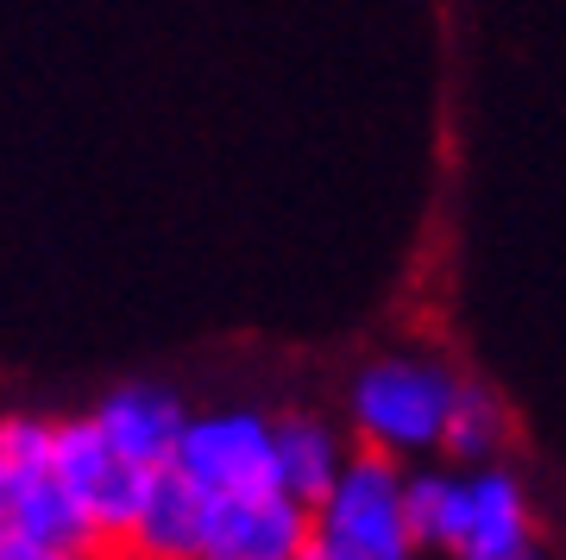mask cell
<instances>
[{"label":"cell","instance_id":"obj_5","mask_svg":"<svg viewBox=\"0 0 566 560\" xmlns=\"http://www.w3.org/2000/svg\"><path fill=\"white\" fill-rule=\"evenodd\" d=\"M158 473L139 466L133 454H120V447L102 435L95 416L57 422V479H63V491L76 498L82 522L95 529V548H133V529H139V510H145V498H151V479H158Z\"/></svg>","mask_w":566,"mask_h":560},{"label":"cell","instance_id":"obj_4","mask_svg":"<svg viewBox=\"0 0 566 560\" xmlns=\"http://www.w3.org/2000/svg\"><path fill=\"white\" fill-rule=\"evenodd\" d=\"M453 391L460 378L434 360H371L346 391V422L359 447H385L397 460H422L447 440V416H453Z\"/></svg>","mask_w":566,"mask_h":560},{"label":"cell","instance_id":"obj_10","mask_svg":"<svg viewBox=\"0 0 566 560\" xmlns=\"http://www.w3.org/2000/svg\"><path fill=\"white\" fill-rule=\"evenodd\" d=\"M346 460H353V447L322 416H283L277 422V485L290 498H303L308 510L334 491Z\"/></svg>","mask_w":566,"mask_h":560},{"label":"cell","instance_id":"obj_6","mask_svg":"<svg viewBox=\"0 0 566 560\" xmlns=\"http://www.w3.org/2000/svg\"><path fill=\"white\" fill-rule=\"evenodd\" d=\"M182 479H196L208 498H233V491H264L277 485V422L252 416V409H214V416H189L177 440Z\"/></svg>","mask_w":566,"mask_h":560},{"label":"cell","instance_id":"obj_7","mask_svg":"<svg viewBox=\"0 0 566 560\" xmlns=\"http://www.w3.org/2000/svg\"><path fill=\"white\" fill-rule=\"evenodd\" d=\"M308 541H315V510L283 485H264V491L208 498L196 560H308Z\"/></svg>","mask_w":566,"mask_h":560},{"label":"cell","instance_id":"obj_3","mask_svg":"<svg viewBox=\"0 0 566 560\" xmlns=\"http://www.w3.org/2000/svg\"><path fill=\"white\" fill-rule=\"evenodd\" d=\"M422 548L409 522V473L385 447H353L346 473L315 504L308 560H409Z\"/></svg>","mask_w":566,"mask_h":560},{"label":"cell","instance_id":"obj_11","mask_svg":"<svg viewBox=\"0 0 566 560\" xmlns=\"http://www.w3.org/2000/svg\"><path fill=\"white\" fill-rule=\"evenodd\" d=\"M510 422H504V403L491 397L485 384H460L453 391V416H447V454L460 466H485L497 460V447H504Z\"/></svg>","mask_w":566,"mask_h":560},{"label":"cell","instance_id":"obj_1","mask_svg":"<svg viewBox=\"0 0 566 560\" xmlns=\"http://www.w3.org/2000/svg\"><path fill=\"white\" fill-rule=\"evenodd\" d=\"M409 522L422 548L453 560H528L535 510L510 466L485 460L465 473H409Z\"/></svg>","mask_w":566,"mask_h":560},{"label":"cell","instance_id":"obj_2","mask_svg":"<svg viewBox=\"0 0 566 560\" xmlns=\"http://www.w3.org/2000/svg\"><path fill=\"white\" fill-rule=\"evenodd\" d=\"M95 548L76 498L57 479V422H0V560H76Z\"/></svg>","mask_w":566,"mask_h":560},{"label":"cell","instance_id":"obj_9","mask_svg":"<svg viewBox=\"0 0 566 560\" xmlns=\"http://www.w3.org/2000/svg\"><path fill=\"white\" fill-rule=\"evenodd\" d=\"M202 517H208V491L196 479H182L177 466H164L151 479V498L139 510L133 548L158 560H196L202 554Z\"/></svg>","mask_w":566,"mask_h":560},{"label":"cell","instance_id":"obj_8","mask_svg":"<svg viewBox=\"0 0 566 560\" xmlns=\"http://www.w3.org/2000/svg\"><path fill=\"white\" fill-rule=\"evenodd\" d=\"M95 422H102V435L120 447V454H133L139 466H170L177 460V440L182 428H189V409L177 403V391H164V384H120L114 397H102V409H95Z\"/></svg>","mask_w":566,"mask_h":560}]
</instances>
